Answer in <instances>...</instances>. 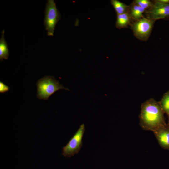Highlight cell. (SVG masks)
<instances>
[{"label":"cell","mask_w":169,"mask_h":169,"mask_svg":"<svg viewBox=\"0 0 169 169\" xmlns=\"http://www.w3.org/2000/svg\"><path fill=\"white\" fill-rule=\"evenodd\" d=\"M164 112L160 102L152 98L147 100L141 106L139 116L141 126L143 130L152 131L167 126L164 119Z\"/></svg>","instance_id":"6da1fadb"},{"label":"cell","mask_w":169,"mask_h":169,"mask_svg":"<svg viewBox=\"0 0 169 169\" xmlns=\"http://www.w3.org/2000/svg\"><path fill=\"white\" fill-rule=\"evenodd\" d=\"M36 85L37 97L40 100H48L53 94L60 89L69 90L68 89L64 87L54 77L49 75L45 76L38 80Z\"/></svg>","instance_id":"7a4b0ae2"},{"label":"cell","mask_w":169,"mask_h":169,"mask_svg":"<svg viewBox=\"0 0 169 169\" xmlns=\"http://www.w3.org/2000/svg\"><path fill=\"white\" fill-rule=\"evenodd\" d=\"M45 14L44 24L47 31V35L53 36L55 25L61 18V15L54 0L47 1Z\"/></svg>","instance_id":"3957f363"},{"label":"cell","mask_w":169,"mask_h":169,"mask_svg":"<svg viewBox=\"0 0 169 169\" xmlns=\"http://www.w3.org/2000/svg\"><path fill=\"white\" fill-rule=\"evenodd\" d=\"M85 131V125L82 124L67 144L62 148V155L70 157L78 153L82 146V140Z\"/></svg>","instance_id":"277c9868"},{"label":"cell","mask_w":169,"mask_h":169,"mask_svg":"<svg viewBox=\"0 0 169 169\" xmlns=\"http://www.w3.org/2000/svg\"><path fill=\"white\" fill-rule=\"evenodd\" d=\"M155 21L143 17L131 23V28L137 38L142 41H146L150 35Z\"/></svg>","instance_id":"5b68a950"},{"label":"cell","mask_w":169,"mask_h":169,"mask_svg":"<svg viewBox=\"0 0 169 169\" xmlns=\"http://www.w3.org/2000/svg\"><path fill=\"white\" fill-rule=\"evenodd\" d=\"M147 18L154 20L169 16V4L155 0L152 6L146 11Z\"/></svg>","instance_id":"8992f818"},{"label":"cell","mask_w":169,"mask_h":169,"mask_svg":"<svg viewBox=\"0 0 169 169\" xmlns=\"http://www.w3.org/2000/svg\"><path fill=\"white\" fill-rule=\"evenodd\" d=\"M160 145L163 148L169 150V127L164 126L152 131Z\"/></svg>","instance_id":"52a82bcc"},{"label":"cell","mask_w":169,"mask_h":169,"mask_svg":"<svg viewBox=\"0 0 169 169\" xmlns=\"http://www.w3.org/2000/svg\"><path fill=\"white\" fill-rule=\"evenodd\" d=\"M132 19L129 13L117 14L115 26L118 29L127 27L129 25Z\"/></svg>","instance_id":"ba28073f"},{"label":"cell","mask_w":169,"mask_h":169,"mask_svg":"<svg viewBox=\"0 0 169 169\" xmlns=\"http://www.w3.org/2000/svg\"><path fill=\"white\" fill-rule=\"evenodd\" d=\"M146 9L142 8L133 2L130 7V13L131 19L136 21L139 20L143 17V13Z\"/></svg>","instance_id":"9c48e42d"},{"label":"cell","mask_w":169,"mask_h":169,"mask_svg":"<svg viewBox=\"0 0 169 169\" xmlns=\"http://www.w3.org/2000/svg\"><path fill=\"white\" fill-rule=\"evenodd\" d=\"M4 30L2 32V36L0 39V59H7L9 56V51L7 44L4 38Z\"/></svg>","instance_id":"30bf717a"},{"label":"cell","mask_w":169,"mask_h":169,"mask_svg":"<svg viewBox=\"0 0 169 169\" xmlns=\"http://www.w3.org/2000/svg\"><path fill=\"white\" fill-rule=\"evenodd\" d=\"M111 3L117 14L129 13L130 6L117 0H111Z\"/></svg>","instance_id":"8fae6325"},{"label":"cell","mask_w":169,"mask_h":169,"mask_svg":"<svg viewBox=\"0 0 169 169\" xmlns=\"http://www.w3.org/2000/svg\"><path fill=\"white\" fill-rule=\"evenodd\" d=\"M160 103L163 111L167 115L168 119L167 125L169 127V92L164 94Z\"/></svg>","instance_id":"7c38bea8"},{"label":"cell","mask_w":169,"mask_h":169,"mask_svg":"<svg viewBox=\"0 0 169 169\" xmlns=\"http://www.w3.org/2000/svg\"><path fill=\"white\" fill-rule=\"evenodd\" d=\"M133 2L145 9H149L152 6L153 3L149 0H136Z\"/></svg>","instance_id":"4fadbf2b"},{"label":"cell","mask_w":169,"mask_h":169,"mask_svg":"<svg viewBox=\"0 0 169 169\" xmlns=\"http://www.w3.org/2000/svg\"><path fill=\"white\" fill-rule=\"evenodd\" d=\"M9 87L2 81H0V93H4L9 91Z\"/></svg>","instance_id":"5bb4252c"}]
</instances>
